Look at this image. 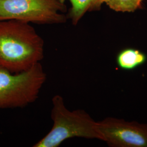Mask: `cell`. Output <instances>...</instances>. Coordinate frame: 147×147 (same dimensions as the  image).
I'll return each instance as SVG.
<instances>
[{
  "label": "cell",
  "instance_id": "cell-1",
  "mask_svg": "<svg viewBox=\"0 0 147 147\" xmlns=\"http://www.w3.org/2000/svg\"><path fill=\"white\" fill-rule=\"evenodd\" d=\"M44 42L30 23L0 20V66L12 73L26 71L40 63Z\"/></svg>",
  "mask_w": 147,
  "mask_h": 147
},
{
  "label": "cell",
  "instance_id": "cell-2",
  "mask_svg": "<svg viewBox=\"0 0 147 147\" xmlns=\"http://www.w3.org/2000/svg\"><path fill=\"white\" fill-rule=\"evenodd\" d=\"M52 128L33 147H58L70 138L81 137L100 140L97 121L83 110L70 111L63 96L55 95L52 99Z\"/></svg>",
  "mask_w": 147,
  "mask_h": 147
},
{
  "label": "cell",
  "instance_id": "cell-3",
  "mask_svg": "<svg viewBox=\"0 0 147 147\" xmlns=\"http://www.w3.org/2000/svg\"><path fill=\"white\" fill-rule=\"evenodd\" d=\"M47 79L40 63L20 73L0 66V110L24 108L33 103Z\"/></svg>",
  "mask_w": 147,
  "mask_h": 147
},
{
  "label": "cell",
  "instance_id": "cell-4",
  "mask_svg": "<svg viewBox=\"0 0 147 147\" xmlns=\"http://www.w3.org/2000/svg\"><path fill=\"white\" fill-rule=\"evenodd\" d=\"M61 0H0V20H17L38 24H61L68 16Z\"/></svg>",
  "mask_w": 147,
  "mask_h": 147
},
{
  "label": "cell",
  "instance_id": "cell-5",
  "mask_svg": "<svg viewBox=\"0 0 147 147\" xmlns=\"http://www.w3.org/2000/svg\"><path fill=\"white\" fill-rule=\"evenodd\" d=\"M100 140L112 147H147V124L113 117L97 121Z\"/></svg>",
  "mask_w": 147,
  "mask_h": 147
},
{
  "label": "cell",
  "instance_id": "cell-6",
  "mask_svg": "<svg viewBox=\"0 0 147 147\" xmlns=\"http://www.w3.org/2000/svg\"><path fill=\"white\" fill-rule=\"evenodd\" d=\"M147 56L136 49L127 47L121 50L116 56L117 65L123 70H132L147 62Z\"/></svg>",
  "mask_w": 147,
  "mask_h": 147
},
{
  "label": "cell",
  "instance_id": "cell-7",
  "mask_svg": "<svg viewBox=\"0 0 147 147\" xmlns=\"http://www.w3.org/2000/svg\"><path fill=\"white\" fill-rule=\"evenodd\" d=\"M71 8L67 15L74 25H76L88 11H98L101 8L100 0H69Z\"/></svg>",
  "mask_w": 147,
  "mask_h": 147
},
{
  "label": "cell",
  "instance_id": "cell-8",
  "mask_svg": "<svg viewBox=\"0 0 147 147\" xmlns=\"http://www.w3.org/2000/svg\"><path fill=\"white\" fill-rule=\"evenodd\" d=\"M100 3L108 5L111 9L121 12H134L142 8L143 0H100Z\"/></svg>",
  "mask_w": 147,
  "mask_h": 147
},
{
  "label": "cell",
  "instance_id": "cell-9",
  "mask_svg": "<svg viewBox=\"0 0 147 147\" xmlns=\"http://www.w3.org/2000/svg\"><path fill=\"white\" fill-rule=\"evenodd\" d=\"M69 1V0H61V1H62V2H63V3H65V2H66V1Z\"/></svg>",
  "mask_w": 147,
  "mask_h": 147
}]
</instances>
